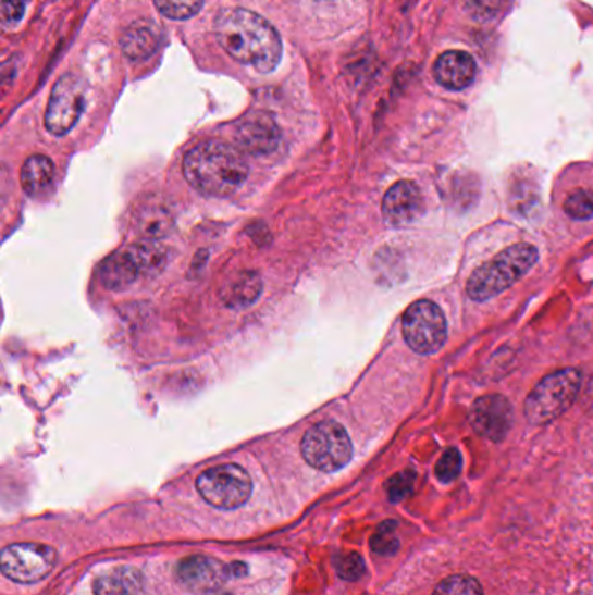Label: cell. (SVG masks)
Masks as SVG:
<instances>
[{
    "instance_id": "cell-14",
    "label": "cell",
    "mask_w": 593,
    "mask_h": 595,
    "mask_svg": "<svg viewBox=\"0 0 593 595\" xmlns=\"http://www.w3.org/2000/svg\"><path fill=\"white\" fill-rule=\"evenodd\" d=\"M475 75V60L465 51L444 52L433 66V77L449 91H461L473 83Z\"/></svg>"
},
{
    "instance_id": "cell-2",
    "label": "cell",
    "mask_w": 593,
    "mask_h": 595,
    "mask_svg": "<svg viewBox=\"0 0 593 595\" xmlns=\"http://www.w3.org/2000/svg\"><path fill=\"white\" fill-rule=\"evenodd\" d=\"M183 173L192 187L208 197H228L243 187L249 176L243 153L230 145L208 141L185 156Z\"/></svg>"
},
{
    "instance_id": "cell-9",
    "label": "cell",
    "mask_w": 593,
    "mask_h": 595,
    "mask_svg": "<svg viewBox=\"0 0 593 595\" xmlns=\"http://www.w3.org/2000/svg\"><path fill=\"white\" fill-rule=\"evenodd\" d=\"M86 107V89L83 78L65 74L58 78L49 98L46 127L54 136H65L74 129Z\"/></svg>"
},
{
    "instance_id": "cell-10",
    "label": "cell",
    "mask_w": 593,
    "mask_h": 595,
    "mask_svg": "<svg viewBox=\"0 0 593 595\" xmlns=\"http://www.w3.org/2000/svg\"><path fill=\"white\" fill-rule=\"evenodd\" d=\"M514 422V409L507 397L484 396L473 402L470 409V423L473 431L485 439L499 441L507 437Z\"/></svg>"
},
{
    "instance_id": "cell-5",
    "label": "cell",
    "mask_w": 593,
    "mask_h": 595,
    "mask_svg": "<svg viewBox=\"0 0 593 595\" xmlns=\"http://www.w3.org/2000/svg\"><path fill=\"white\" fill-rule=\"evenodd\" d=\"M301 455L308 466L321 472H336L348 466L354 455L348 432L336 422L313 425L301 441Z\"/></svg>"
},
{
    "instance_id": "cell-11",
    "label": "cell",
    "mask_w": 593,
    "mask_h": 595,
    "mask_svg": "<svg viewBox=\"0 0 593 595\" xmlns=\"http://www.w3.org/2000/svg\"><path fill=\"white\" fill-rule=\"evenodd\" d=\"M238 147L251 156H269L281 144V129L277 122L264 112H252L237 124L235 133Z\"/></svg>"
},
{
    "instance_id": "cell-23",
    "label": "cell",
    "mask_w": 593,
    "mask_h": 595,
    "mask_svg": "<svg viewBox=\"0 0 593 595\" xmlns=\"http://www.w3.org/2000/svg\"><path fill=\"white\" fill-rule=\"evenodd\" d=\"M153 2L164 16L176 22L196 16L203 5V0H153Z\"/></svg>"
},
{
    "instance_id": "cell-26",
    "label": "cell",
    "mask_w": 593,
    "mask_h": 595,
    "mask_svg": "<svg viewBox=\"0 0 593 595\" xmlns=\"http://www.w3.org/2000/svg\"><path fill=\"white\" fill-rule=\"evenodd\" d=\"M334 568L338 571L339 579L347 582H357L366 573L365 559L359 554H342L334 559Z\"/></svg>"
},
{
    "instance_id": "cell-19",
    "label": "cell",
    "mask_w": 593,
    "mask_h": 595,
    "mask_svg": "<svg viewBox=\"0 0 593 595\" xmlns=\"http://www.w3.org/2000/svg\"><path fill=\"white\" fill-rule=\"evenodd\" d=\"M174 220L170 209L159 202L144 206L136 214V231L148 240H159L173 231Z\"/></svg>"
},
{
    "instance_id": "cell-21",
    "label": "cell",
    "mask_w": 593,
    "mask_h": 595,
    "mask_svg": "<svg viewBox=\"0 0 593 595\" xmlns=\"http://www.w3.org/2000/svg\"><path fill=\"white\" fill-rule=\"evenodd\" d=\"M127 252L135 260L139 274L144 275H156L162 272V269L168 265V257H170L168 248L162 246L159 240L144 239L141 243L131 246Z\"/></svg>"
},
{
    "instance_id": "cell-13",
    "label": "cell",
    "mask_w": 593,
    "mask_h": 595,
    "mask_svg": "<svg viewBox=\"0 0 593 595\" xmlns=\"http://www.w3.org/2000/svg\"><path fill=\"white\" fill-rule=\"evenodd\" d=\"M176 577L190 591L212 592L225 585L232 570L214 557L190 556L180 562Z\"/></svg>"
},
{
    "instance_id": "cell-15",
    "label": "cell",
    "mask_w": 593,
    "mask_h": 595,
    "mask_svg": "<svg viewBox=\"0 0 593 595\" xmlns=\"http://www.w3.org/2000/svg\"><path fill=\"white\" fill-rule=\"evenodd\" d=\"M162 42V32L156 23L141 22L133 23L127 26V30L122 34L121 48L129 60H147L159 49Z\"/></svg>"
},
{
    "instance_id": "cell-7",
    "label": "cell",
    "mask_w": 593,
    "mask_h": 595,
    "mask_svg": "<svg viewBox=\"0 0 593 595\" xmlns=\"http://www.w3.org/2000/svg\"><path fill=\"white\" fill-rule=\"evenodd\" d=\"M403 333L415 352L435 354L446 344V318L433 301H416L404 313Z\"/></svg>"
},
{
    "instance_id": "cell-29",
    "label": "cell",
    "mask_w": 593,
    "mask_h": 595,
    "mask_svg": "<svg viewBox=\"0 0 593 595\" xmlns=\"http://www.w3.org/2000/svg\"><path fill=\"white\" fill-rule=\"evenodd\" d=\"M25 0H2V17L9 25H16L25 14Z\"/></svg>"
},
{
    "instance_id": "cell-25",
    "label": "cell",
    "mask_w": 593,
    "mask_h": 595,
    "mask_svg": "<svg viewBox=\"0 0 593 595\" xmlns=\"http://www.w3.org/2000/svg\"><path fill=\"white\" fill-rule=\"evenodd\" d=\"M566 213L572 218V220H590L593 216V191L592 190H577L575 194L568 197L566 204H564Z\"/></svg>"
},
{
    "instance_id": "cell-24",
    "label": "cell",
    "mask_w": 593,
    "mask_h": 595,
    "mask_svg": "<svg viewBox=\"0 0 593 595\" xmlns=\"http://www.w3.org/2000/svg\"><path fill=\"white\" fill-rule=\"evenodd\" d=\"M397 522L386 521L378 528L373 538H371V548L380 556H394L398 550V538L395 535Z\"/></svg>"
},
{
    "instance_id": "cell-18",
    "label": "cell",
    "mask_w": 593,
    "mask_h": 595,
    "mask_svg": "<svg viewBox=\"0 0 593 595\" xmlns=\"http://www.w3.org/2000/svg\"><path fill=\"white\" fill-rule=\"evenodd\" d=\"M138 275V266H136L135 260L131 258L127 249L126 251L115 252L112 257L107 258L100 269L101 283L104 284L107 289H112V292L126 289L127 286L135 283Z\"/></svg>"
},
{
    "instance_id": "cell-17",
    "label": "cell",
    "mask_w": 593,
    "mask_h": 595,
    "mask_svg": "<svg viewBox=\"0 0 593 595\" xmlns=\"http://www.w3.org/2000/svg\"><path fill=\"white\" fill-rule=\"evenodd\" d=\"M144 574L135 568H115L98 577L95 595H141Z\"/></svg>"
},
{
    "instance_id": "cell-16",
    "label": "cell",
    "mask_w": 593,
    "mask_h": 595,
    "mask_svg": "<svg viewBox=\"0 0 593 595\" xmlns=\"http://www.w3.org/2000/svg\"><path fill=\"white\" fill-rule=\"evenodd\" d=\"M263 284H261L260 275L251 270L240 272L235 275L221 292V300L228 307V309H246L249 305L255 303L258 300V296L261 295Z\"/></svg>"
},
{
    "instance_id": "cell-6",
    "label": "cell",
    "mask_w": 593,
    "mask_h": 595,
    "mask_svg": "<svg viewBox=\"0 0 593 595\" xmlns=\"http://www.w3.org/2000/svg\"><path fill=\"white\" fill-rule=\"evenodd\" d=\"M197 492L214 509L235 510L251 498L252 481L243 467L226 463L202 472Z\"/></svg>"
},
{
    "instance_id": "cell-27",
    "label": "cell",
    "mask_w": 593,
    "mask_h": 595,
    "mask_svg": "<svg viewBox=\"0 0 593 595\" xmlns=\"http://www.w3.org/2000/svg\"><path fill=\"white\" fill-rule=\"evenodd\" d=\"M461 467H464L461 455H459L458 449L450 448L438 460L437 467H435V475H437L441 483H453L461 472Z\"/></svg>"
},
{
    "instance_id": "cell-8",
    "label": "cell",
    "mask_w": 593,
    "mask_h": 595,
    "mask_svg": "<svg viewBox=\"0 0 593 595\" xmlns=\"http://www.w3.org/2000/svg\"><path fill=\"white\" fill-rule=\"evenodd\" d=\"M57 562V550L42 544L9 545L0 556V568L5 579L16 583L40 582L54 570Z\"/></svg>"
},
{
    "instance_id": "cell-3",
    "label": "cell",
    "mask_w": 593,
    "mask_h": 595,
    "mask_svg": "<svg viewBox=\"0 0 593 595\" xmlns=\"http://www.w3.org/2000/svg\"><path fill=\"white\" fill-rule=\"evenodd\" d=\"M538 261V251L531 244H516L499 252L494 260L470 275L467 283V295L473 301H485L502 295L505 289L514 286L522 275Z\"/></svg>"
},
{
    "instance_id": "cell-4",
    "label": "cell",
    "mask_w": 593,
    "mask_h": 595,
    "mask_svg": "<svg viewBox=\"0 0 593 595\" xmlns=\"http://www.w3.org/2000/svg\"><path fill=\"white\" fill-rule=\"evenodd\" d=\"M581 387V374L577 370H563L552 373L538 383L526 399L524 411L529 423L545 425L566 413Z\"/></svg>"
},
{
    "instance_id": "cell-1",
    "label": "cell",
    "mask_w": 593,
    "mask_h": 595,
    "mask_svg": "<svg viewBox=\"0 0 593 595\" xmlns=\"http://www.w3.org/2000/svg\"><path fill=\"white\" fill-rule=\"evenodd\" d=\"M214 34L230 57L261 74L272 72L281 61V35L263 16L252 11L223 9L214 22Z\"/></svg>"
},
{
    "instance_id": "cell-30",
    "label": "cell",
    "mask_w": 593,
    "mask_h": 595,
    "mask_svg": "<svg viewBox=\"0 0 593 595\" xmlns=\"http://www.w3.org/2000/svg\"><path fill=\"white\" fill-rule=\"evenodd\" d=\"M502 0H468V9L472 11L473 16L479 20L491 17L498 11Z\"/></svg>"
},
{
    "instance_id": "cell-22",
    "label": "cell",
    "mask_w": 593,
    "mask_h": 595,
    "mask_svg": "<svg viewBox=\"0 0 593 595\" xmlns=\"http://www.w3.org/2000/svg\"><path fill=\"white\" fill-rule=\"evenodd\" d=\"M433 595H484L481 583L468 574H455L438 583Z\"/></svg>"
},
{
    "instance_id": "cell-12",
    "label": "cell",
    "mask_w": 593,
    "mask_h": 595,
    "mask_svg": "<svg viewBox=\"0 0 593 595\" xmlns=\"http://www.w3.org/2000/svg\"><path fill=\"white\" fill-rule=\"evenodd\" d=\"M424 199L420 187L412 182L395 183L383 199V218L394 228H404L420 220Z\"/></svg>"
},
{
    "instance_id": "cell-20",
    "label": "cell",
    "mask_w": 593,
    "mask_h": 595,
    "mask_svg": "<svg viewBox=\"0 0 593 595\" xmlns=\"http://www.w3.org/2000/svg\"><path fill=\"white\" fill-rule=\"evenodd\" d=\"M54 182V164L46 156H32L23 164L22 187L26 196L40 197Z\"/></svg>"
},
{
    "instance_id": "cell-28",
    "label": "cell",
    "mask_w": 593,
    "mask_h": 595,
    "mask_svg": "<svg viewBox=\"0 0 593 595\" xmlns=\"http://www.w3.org/2000/svg\"><path fill=\"white\" fill-rule=\"evenodd\" d=\"M415 472L412 470H406L400 474L394 475V478L386 484V493L392 501H403L404 498L411 495L412 486H415Z\"/></svg>"
}]
</instances>
